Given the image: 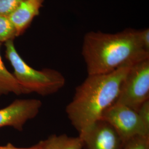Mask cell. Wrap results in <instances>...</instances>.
<instances>
[{"label":"cell","mask_w":149,"mask_h":149,"mask_svg":"<svg viewBox=\"0 0 149 149\" xmlns=\"http://www.w3.org/2000/svg\"><path fill=\"white\" fill-rule=\"evenodd\" d=\"M16 37L15 28L8 17L0 16V43L13 40Z\"/></svg>","instance_id":"8fae6325"},{"label":"cell","mask_w":149,"mask_h":149,"mask_svg":"<svg viewBox=\"0 0 149 149\" xmlns=\"http://www.w3.org/2000/svg\"><path fill=\"white\" fill-rule=\"evenodd\" d=\"M24 0H0V16L8 17Z\"/></svg>","instance_id":"4fadbf2b"},{"label":"cell","mask_w":149,"mask_h":149,"mask_svg":"<svg viewBox=\"0 0 149 149\" xmlns=\"http://www.w3.org/2000/svg\"><path fill=\"white\" fill-rule=\"evenodd\" d=\"M82 55L88 75L107 74L124 65H133L149 58L143 48L139 30L127 28L111 34L88 32L84 38Z\"/></svg>","instance_id":"6da1fadb"},{"label":"cell","mask_w":149,"mask_h":149,"mask_svg":"<svg viewBox=\"0 0 149 149\" xmlns=\"http://www.w3.org/2000/svg\"><path fill=\"white\" fill-rule=\"evenodd\" d=\"M137 112L142 121L149 128V100L145 102Z\"/></svg>","instance_id":"5bb4252c"},{"label":"cell","mask_w":149,"mask_h":149,"mask_svg":"<svg viewBox=\"0 0 149 149\" xmlns=\"http://www.w3.org/2000/svg\"><path fill=\"white\" fill-rule=\"evenodd\" d=\"M139 37L140 43L144 50L149 52V29L146 28L139 30Z\"/></svg>","instance_id":"9a60e30c"},{"label":"cell","mask_w":149,"mask_h":149,"mask_svg":"<svg viewBox=\"0 0 149 149\" xmlns=\"http://www.w3.org/2000/svg\"><path fill=\"white\" fill-rule=\"evenodd\" d=\"M42 149H83L84 144L80 137H71L66 134L53 135L43 140Z\"/></svg>","instance_id":"30bf717a"},{"label":"cell","mask_w":149,"mask_h":149,"mask_svg":"<svg viewBox=\"0 0 149 149\" xmlns=\"http://www.w3.org/2000/svg\"><path fill=\"white\" fill-rule=\"evenodd\" d=\"M44 141H40L38 144L29 147V148H16L15 146L12 145L11 144H8L6 146H0V149H42L43 148Z\"/></svg>","instance_id":"2e32d148"},{"label":"cell","mask_w":149,"mask_h":149,"mask_svg":"<svg viewBox=\"0 0 149 149\" xmlns=\"http://www.w3.org/2000/svg\"><path fill=\"white\" fill-rule=\"evenodd\" d=\"M132 66H123L107 74L88 75L76 88L65 111L79 134L100 120L104 111L116 101L123 81Z\"/></svg>","instance_id":"7a4b0ae2"},{"label":"cell","mask_w":149,"mask_h":149,"mask_svg":"<svg viewBox=\"0 0 149 149\" xmlns=\"http://www.w3.org/2000/svg\"><path fill=\"white\" fill-rule=\"evenodd\" d=\"M6 57L14 69L13 75L28 94L35 92L42 96H48L58 92L65 84L64 75L52 69L37 70L33 69L18 53L10 40L5 43Z\"/></svg>","instance_id":"3957f363"},{"label":"cell","mask_w":149,"mask_h":149,"mask_svg":"<svg viewBox=\"0 0 149 149\" xmlns=\"http://www.w3.org/2000/svg\"><path fill=\"white\" fill-rule=\"evenodd\" d=\"M10 93H13L16 95L28 94L27 91L16 80L13 74L6 68L0 55V96Z\"/></svg>","instance_id":"9c48e42d"},{"label":"cell","mask_w":149,"mask_h":149,"mask_svg":"<svg viewBox=\"0 0 149 149\" xmlns=\"http://www.w3.org/2000/svg\"><path fill=\"white\" fill-rule=\"evenodd\" d=\"M42 106L39 100H17L0 110V128L12 127L22 130L28 120L37 116Z\"/></svg>","instance_id":"8992f818"},{"label":"cell","mask_w":149,"mask_h":149,"mask_svg":"<svg viewBox=\"0 0 149 149\" xmlns=\"http://www.w3.org/2000/svg\"><path fill=\"white\" fill-rule=\"evenodd\" d=\"M122 149H149V135L134 136L127 141Z\"/></svg>","instance_id":"7c38bea8"},{"label":"cell","mask_w":149,"mask_h":149,"mask_svg":"<svg viewBox=\"0 0 149 149\" xmlns=\"http://www.w3.org/2000/svg\"><path fill=\"white\" fill-rule=\"evenodd\" d=\"M86 149H122L124 143L108 123L100 120L79 134Z\"/></svg>","instance_id":"52a82bcc"},{"label":"cell","mask_w":149,"mask_h":149,"mask_svg":"<svg viewBox=\"0 0 149 149\" xmlns=\"http://www.w3.org/2000/svg\"><path fill=\"white\" fill-rule=\"evenodd\" d=\"M43 2L44 0H24L8 17L15 28L17 37L25 32L33 19L39 15Z\"/></svg>","instance_id":"ba28073f"},{"label":"cell","mask_w":149,"mask_h":149,"mask_svg":"<svg viewBox=\"0 0 149 149\" xmlns=\"http://www.w3.org/2000/svg\"><path fill=\"white\" fill-rule=\"evenodd\" d=\"M101 119L112 125L124 144L134 136L149 135V128L142 121L138 112L120 103L114 102L108 108Z\"/></svg>","instance_id":"5b68a950"},{"label":"cell","mask_w":149,"mask_h":149,"mask_svg":"<svg viewBox=\"0 0 149 149\" xmlns=\"http://www.w3.org/2000/svg\"><path fill=\"white\" fill-rule=\"evenodd\" d=\"M149 100V58L133 65L123 80L115 102L138 111Z\"/></svg>","instance_id":"277c9868"}]
</instances>
